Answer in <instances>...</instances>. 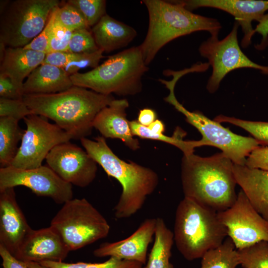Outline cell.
Segmentation results:
<instances>
[{"label":"cell","mask_w":268,"mask_h":268,"mask_svg":"<svg viewBox=\"0 0 268 268\" xmlns=\"http://www.w3.org/2000/svg\"><path fill=\"white\" fill-rule=\"evenodd\" d=\"M14 188L0 191V245L15 256L32 229L17 202Z\"/></svg>","instance_id":"obj_16"},{"label":"cell","mask_w":268,"mask_h":268,"mask_svg":"<svg viewBox=\"0 0 268 268\" xmlns=\"http://www.w3.org/2000/svg\"><path fill=\"white\" fill-rule=\"evenodd\" d=\"M23 120L26 129L17 155L9 166L22 169L39 167L54 147L73 139L44 116L32 114Z\"/></svg>","instance_id":"obj_10"},{"label":"cell","mask_w":268,"mask_h":268,"mask_svg":"<svg viewBox=\"0 0 268 268\" xmlns=\"http://www.w3.org/2000/svg\"><path fill=\"white\" fill-rule=\"evenodd\" d=\"M55 22L72 31L90 28L80 11L67 2L56 8Z\"/></svg>","instance_id":"obj_32"},{"label":"cell","mask_w":268,"mask_h":268,"mask_svg":"<svg viewBox=\"0 0 268 268\" xmlns=\"http://www.w3.org/2000/svg\"><path fill=\"white\" fill-rule=\"evenodd\" d=\"M165 101L172 104L186 117V121L195 127L202 135L201 146H212L220 149L234 164L245 165L247 157L259 146L253 137L243 136L232 132L220 123L211 120L199 111L190 112L176 99L174 87H170Z\"/></svg>","instance_id":"obj_9"},{"label":"cell","mask_w":268,"mask_h":268,"mask_svg":"<svg viewBox=\"0 0 268 268\" xmlns=\"http://www.w3.org/2000/svg\"><path fill=\"white\" fill-rule=\"evenodd\" d=\"M233 164L222 152L206 157L184 155L181 175L184 197L217 212L229 208L237 198Z\"/></svg>","instance_id":"obj_2"},{"label":"cell","mask_w":268,"mask_h":268,"mask_svg":"<svg viewBox=\"0 0 268 268\" xmlns=\"http://www.w3.org/2000/svg\"><path fill=\"white\" fill-rule=\"evenodd\" d=\"M214 120L239 127L252 134L259 145L268 146V122L244 120L223 115L216 116Z\"/></svg>","instance_id":"obj_31"},{"label":"cell","mask_w":268,"mask_h":268,"mask_svg":"<svg viewBox=\"0 0 268 268\" xmlns=\"http://www.w3.org/2000/svg\"><path fill=\"white\" fill-rule=\"evenodd\" d=\"M240 265L237 250L228 237L219 247L206 252L201 268H236Z\"/></svg>","instance_id":"obj_27"},{"label":"cell","mask_w":268,"mask_h":268,"mask_svg":"<svg viewBox=\"0 0 268 268\" xmlns=\"http://www.w3.org/2000/svg\"><path fill=\"white\" fill-rule=\"evenodd\" d=\"M173 235L179 252L191 261L221 245L227 231L217 212L184 197L176 210Z\"/></svg>","instance_id":"obj_5"},{"label":"cell","mask_w":268,"mask_h":268,"mask_svg":"<svg viewBox=\"0 0 268 268\" xmlns=\"http://www.w3.org/2000/svg\"><path fill=\"white\" fill-rule=\"evenodd\" d=\"M157 119V114L154 110L144 108L140 110L137 121L142 126L148 127Z\"/></svg>","instance_id":"obj_42"},{"label":"cell","mask_w":268,"mask_h":268,"mask_svg":"<svg viewBox=\"0 0 268 268\" xmlns=\"http://www.w3.org/2000/svg\"><path fill=\"white\" fill-rule=\"evenodd\" d=\"M40 264L50 268H145L143 264L138 262L123 260L114 257H110L104 262L98 263H67L64 262L46 261Z\"/></svg>","instance_id":"obj_30"},{"label":"cell","mask_w":268,"mask_h":268,"mask_svg":"<svg viewBox=\"0 0 268 268\" xmlns=\"http://www.w3.org/2000/svg\"><path fill=\"white\" fill-rule=\"evenodd\" d=\"M22 262L28 268H50L48 267L42 265L40 263H38Z\"/></svg>","instance_id":"obj_44"},{"label":"cell","mask_w":268,"mask_h":268,"mask_svg":"<svg viewBox=\"0 0 268 268\" xmlns=\"http://www.w3.org/2000/svg\"><path fill=\"white\" fill-rule=\"evenodd\" d=\"M0 256L3 268H28L22 261L16 259L1 245H0Z\"/></svg>","instance_id":"obj_41"},{"label":"cell","mask_w":268,"mask_h":268,"mask_svg":"<svg viewBox=\"0 0 268 268\" xmlns=\"http://www.w3.org/2000/svg\"><path fill=\"white\" fill-rule=\"evenodd\" d=\"M129 104L126 99L113 100L96 116L93 128L104 138H118L133 150L139 148L137 138L134 137L127 118V109Z\"/></svg>","instance_id":"obj_19"},{"label":"cell","mask_w":268,"mask_h":268,"mask_svg":"<svg viewBox=\"0 0 268 268\" xmlns=\"http://www.w3.org/2000/svg\"><path fill=\"white\" fill-rule=\"evenodd\" d=\"M114 100L112 95L76 86L56 93L23 96V101L33 114L54 121L75 139L91 134L97 114Z\"/></svg>","instance_id":"obj_1"},{"label":"cell","mask_w":268,"mask_h":268,"mask_svg":"<svg viewBox=\"0 0 268 268\" xmlns=\"http://www.w3.org/2000/svg\"><path fill=\"white\" fill-rule=\"evenodd\" d=\"M59 0H9L0 12V42L24 47L44 29Z\"/></svg>","instance_id":"obj_8"},{"label":"cell","mask_w":268,"mask_h":268,"mask_svg":"<svg viewBox=\"0 0 268 268\" xmlns=\"http://www.w3.org/2000/svg\"><path fill=\"white\" fill-rule=\"evenodd\" d=\"M57 7L54 8L51 12L48 21L42 31L29 44L25 46L24 48L47 53L50 38L54 27Z\"/></svg>","instance_id":"obj_37"},{"label":"cell","mask_w":268,"mask_h":268,"mask_svg":"<svg viewBox=\"0 0 268 268\" xmlns=\"http://www.w3.org/2000/svg\"><path fill=\"white\" fill-rule=\"evenodd\" d=\"M184 7L192 10L208 7L225 11L233 15L241 26L244 33L241 41L243 48L251 43L255 34L252 26L253 20L259 21L268 10V0H179Z\"/></svg>","instance_id":"obj_15"},{"label":"cell","mask_w":268,"mask_h":268,"mask_svg":"<svg viewBox=\"0 0 268 268\" xmlns=\"http://www.w3.org/2000/svg\"><path fill=\"white\" fill-rule=\"evenodd\" d=\"M99 49L90 29H80L73 31L67 51L78 53H92Z\"/></svg>","instance_id":"obj_34"},{"label":"cell","mask_w":268,"mask_h":268,"mask_svg":"<svg viewBox=\"0 0 268 268\" xmlns=\"http://www.w3.org/2000/svg\"><path fill=\"white\" fill-rule=\"evenodd\" d=\"M156 218L154 243L145 268H174L170 261L174 242L173 232L168 228L162 218Z\"/></svg>","instance_id":"obj_25"},{"label":"cell","mask_w":268,"mask_h":268,"mask_svg":"<svg viewBox=\"0 0 268 268\" xmlns=\"http://www.w3.org/2000/svg\"><path fill=\"white\" fill-rule=\"evenodd\" d=\"M23 89L7 76L0 74V97L13 100H23Z\"/></svg>","instance_id":"obj_38"},{"label":"cell","mask_w":268,"mask_h":268,"mask_svg":"<svg viewBox=\"0 0 268 268\" xmlns=\"http://www.w3.org/2000/svg\"><path fill=\"white\" fill-rule=\"evenodd\" d=\"M148 70L138 46L109 56L92 70L70 78L74 86L101 94L134 95L141 91L142 77Z\"/></svg>","instance_id":"obj_6"},{"label":"cell","mask_w":268,"mask_h":268,"mask_svg":"<svg viewBox=\"0 0 268 268\" xmlns=\"http://www.w3.org/2000/svg\"><path fill=\"white\" fill-rule=\"evenodd\" d=\"M20 186L28 188L37 196L51 198L59 204L72 199V185L48 165L31 169L11 166L0 168V191Z\"/></svg>","instance_id":"obj_13"},{"label":"cell","mask_w":268,"mask_h":268,"mask_svg":"<svg viewBox=\"0 0 268 268\" xmlns=\"http://www.w3.org/2000/svg\"><path fill=\"white\" fill-rule=\"evenodd\" d=\"M50 226L70 251L106 237L110 230L106 218L84 198L72 199L64 203L51 220Z\"/></svg>","instance_id":"obj_7"},{"label":"cell","mask_w":268,"mask_h":268,"mask_svg":"<svg viewBox=\"0 0 268 268\" xmlns=\"http://www.w3.org/2000/svg\"><path fill=\"white\" fill-rule=\"evenodd\" d=\"M32 114L23 100H13L0 97V117H10L19 121Z\"/></svg>","instance_id":"obj_35"},{"label":"cell","mask_w":268,"mask_h":268,"mask_svg":"<svg viewBox=\"0 0 268 268\" xmlns=\"http://www.w3.org/2000/svg\"><path fill=\"white\" fill-rule=\"evenodd\" d=\"M149 131L153 134L159 135L163 134L165 131V125L160 120L157 119L148 127H147Z\"/></svg>","instance_id":"obj_43"},{"label":"cell","mask_w":268,"mask_h":268,"mask_svg":"<svg viewBox=\"0 0 268 268\" xmlns=\"http://www.w3.org/2000/svg\"><path fill=\"white\" fill-rule=\"evenodd\" d=\"M238 22H235L230 32L220 40L218 36H210L200 45L199 51L208 60L212 67L211 75L206 89L211 93L218 88L223 78L232 70L240 68H252L268 74V66L258 65L250 60L242 51L238 43Z\"/></svg>","instance_id":"obj_11"},{"label":"cell","mask_w":268,"mask_h":268,"mask_svg":"<svg viewBox=\"0 0 268 268\" xmlns=\"http://www.w3.org/2000/svg\"><path fill=\"white\" fill-rule=\"evenodd\" d=\"M18 122L10 117H0V168L10 166L18 152V143L25 132L19 127Z\"/></svg>","instance_id":"obj_26"},{"label":"cell","mask_w":268,"mask_h":268,"mask_svg":"<svg viewBox=\"0 0 268 268\" xmlns=\"http://www.w3.org/2000/svg\"><path fill=\"white\" fill-rule=\"evenodd\" d=\"M102 50L92 53H78L68 51L46 54L42 64H47L63 68L69 75L83 68H95L105 57Z\"/></svg>","instance_id":"obj_24"},{"label":"cell","mask_w":268,"mask_h":268,"mask_svg":"<svg viewBox=\"0 0 268 268\" xmlns=\"http://www.w3.org/2000/svg\"><path fill=\"white\" fill-rule=\"evenodd\" d=\"M217 214L237 250L268 242V220L253 207L242 190L233 205Z\"/></svg>","instance_id":"obj_12"},{"label":"cell","mask_w":268,"mask_h":268,"mask_svg":"<svg viewBox=\"0 0 268 268\" xmlns=\"http://www.w3.org/2000/svg\"><path fill=\"white\" fill-rule=\"evenodd\" d=\"M69 252L60 235L50 226L32 229L14 257L24 262H63Z\"/></svg>","instance_id":"obj_18"},{"label":"cell","mask_w":268,"mask_h":268,"mask_svg":"<svg viewBox=\"0 0 268 268\" xmlns=\"http://www.w3.org/2000/svg\"><path fill=\"white\" fill-rule=\"evenodd\" d=\"M45 160L58 176L71 185L85 187L96 177L97 162L86 150L69 141L54 147Z\"/></svg>","instance_id":"obj_14"},{"label":"cell","mask_w":268,"mask_h":268,"mask_svg":"<svg viewBox=\"0 0 268 268\" xmlns=\"http://www.w3.org/2000/svg\"><path fill=\"white\" fill-rule=\"evenodd\" d=\"M233 172L253 207L268 220V171L234 164Z\"/></svg>","instance_id":"obj_20"},{"label":"cell","mask_w":268,"mask_h":268,"mask_svg":"<svg viewBox=\"0 0 268 268\" xmlns=\"http://www.w3.org/2000/svg\"><path fill=\"white\" fill-rule=\"evenodd\" d=\"M46 54L24 47H7L0 65V74L10 77L23 89V80L42 64Z\"/></svg>","instance_id":"obj_21"},{"label":"cell","mask_w":268,"mask_h":268,"mask_svg":"<svg viewBox=\"0 0 268 268\" xmlns=\"http://www.w3.org/2000/svg\"><path fill=\"white\" fill-rule=\"evenodd\" d=\"M237 252L243 268H268V242L262 241Z\"/></svg>","instance_id":"obj_29"},{"label":"cell","mask_w":268,"mask_h":268,"mask_svg":"<svg viewBox=\"0 0 268 268\" xmlns=\"http://www.w3.org/2000/svg\"><path fill=\"white\" fill-rule=\"evenodd\" d=\"M245 165L268 171V146H259L253 150L246 158Z\"/></svg>","instance_id":"obj_39"},{"label":"cell","mask_w":268,"mask_h":268,"mask_svg":"<svg viewBox=\"0 0 268 268\" xmlns=\"http://www.w3.org/2000/svg\"><path fill=\"white\" fill-rule=\"evenodd\" d=\"M156 223V218L145 219L131 235L122 240L100 244L94 250L93 255L98 258L114 257L145 265L148 247L154 236Z\"/></svg>","instance_id":"obj_17"},{"label":"cell","mask_w":268,"mask_h":268,"mask_svg":"<svg viewBox=\"0 0 268 268\" xmlns=\"http://www.w3.org/2000/svg\"><path fill=\"white\" fill-rule=\"evenodd\" d=\"M73 85L63 68L50 64L37 67L24 82V94H48L66 91Z\"/></svg>","instance_id":"obj_22"},{"label":"cell","mask_w":268,"mask_h":268,"mask_svg":"<svg viewBox=\"0 0 268 268\" xmlns=\"http://www.w3.org/2000/svg\"><path fill=\"white\" fill-rule=\"evenodd\" d=\"M98 48L111 52L127 46L136 37L132 27L107 13L91 30Z\"/></svg>","instance_id":"obj_23"},{"label":"cell","mask_w":268,"mask_h":268,"mask_svg":"<svg viewBox=\"0 0 268 268\" xmlns=\"http://www.w3.org/2000/svg\"><path fill=\"white\" fill-rule=\"evenodd\" d=\"M258 22L254 32L260 34L262 36V39L261 43L256 45L255 47L258 50H262L268 44V13L265 14Z\"/></svg>","instance_id":"obj_40"},{"label":"cell","mask_w":268,"mask_h":268,"mask_svg":"<svg viewBox=\"0 0 268 268\" xmlns=\"http://www.w3.org/2000/svg\"><path fill=\"white\" fill-rule=\"evenodd\" d=\"M67 2L80 11L89 27L95 25L106 14L104 0H68Z\"/></svg>","instance_id":"obj_33"},{"label":"cell","mask_w":268,"mask_h":268,"mask_svg":"<svg viewBox=\"0 0 268 268\" xmlns=\"http://www.w3.org/2000/svg\"><path fill=\"white\" fill-rule=\"evenodd\" d=\"M148 13V27L143 42L139 45L148 66L159 50L171 41L199 31L218 36L221 28L216 19L193 13L179 0H143Z\"/></svg>","instance_id":"obj_4"},{"label":"cell","mask_w":268,"mask_h":268,"mask_svg":"<svg viewBox=\"0 0 268 268\" xmlns=\"http://www.w3.org/2000/svg\"><path fill=\"white\" fill-rule=\"evenodd\" d=\"M72 32V31L55 22L49 42L47 53L67 51Z\"/></svg>","instance_id":"obj_36"},{"label":"cell","mask_w":268,"mask_h":268,"mask_svg":"<svg viewBox=\"0 0 268 268\" xmlns=\"http://www.w3.org/2000/svg\"><path fill=\"white\" fill-rule=\"evenodd\" d=\"M80 140L88 154L109 176L117 180L122 187L119 200L114 207L115 217L127 218L135 214L157 188L159 183L157 174L149 168L121 159L108 146L103 136L95 137L94 140L86 137Z\"/></svg>","instance_id":"obj_3"},{"label":"cell","mask_w":268,"mask_h":268,"mask_svg":"<svg viewBox=\"0 0 268 268\" xmlns=\"http://www.w3.org/2000/svg\"><path fill=\"white\" fill-rule=\"evenodd\" d=\"M132 133L134 136H137L142 138L150 139L161 141L174 145L182 150L185 155L194 153V149L199 147L198 140H184L180 137L179 134L172 136H168L164 134L161 135L150 133L147 127L140 124L137 121H130Z\"/></svg>","instance_id":"obj_28"}]
</instances>
